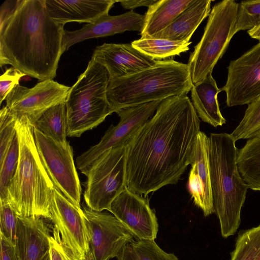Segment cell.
<instances>
[{
	"label": "cell",
	"mask_w": 260,
	"mask_h": 260,
	"mask_svg": "<svg viewBox=\"0 0 260 260\" xmlns=\"http://www.w3.org/2000/svg\"><path fill=\"white\" fill-rule=\"evenodd\" d=\"M200 119L187 95L162 100L127 142V187L141 196L176 184L190 165Z\"/></svg>",
	"instance_id": "6da1fadb"
},
{
	"label": "cell",
	"mask_w": 260,
	"mask_h": 260,
	"mask_svg": "<svg viewBox=\"0 0 260 260\" xmlns=\"http://www.w3.org/2000/svg\"><path fill=\"white\" fill-rule=\"evenodd\" d=\"M64 25L52 19L45 0L5 1L0 11V65H11L40 81L53 79Z\"/></svg>",
	"instance_id": "7a4b0ae2"
},
{
	"label": "cell",
	"mask_w": 260,
	"mask_h": 260,
	"mask_svg": "<svg viewBox=\"0 0 260 260\" xmlns=\"http://www.w3.org/2000/svg\"><path fill=\"white\" fill-rule=\"evenodd\" d=\"M19 144L16 170L8 186L7 199L19 216L50 218L55 186L39 154L33 126L26 117L16 119Z\"/></svg>",
	"instance_id": "3957f363"
},
{
	"label": "cell",
	"mask_w": 260,
	"mask_h": 260,
	"mask_svg": "<svg viewBox=\"0 0 260 260\" xmlns=\"http://www.w3.org/2000/svg\"><path fill=\"white\" fill-rule=\"evenodd\" d=\"M230 134L211 133L208 156L215 212L221 235L227 238L235 234L241 223V213L248 187L237 165L239 150Z\"/></svg>",
	"instance_id": "277c9868"
},
{
	"label": "cell",
	"mask_w": 260,
	"mask_h": 260,
	"mask_svg": "<svg viewBox=\"0 0 260 260\" xmlns=\"http://www.w3.org/2000/svg\"><path fill=\"white\" fill-rule=\"evenodd\" d=\"M193 86L187 64L172 59L157 60L133 74L110 79L107 100L113 111L125 107L187 95Z\"/></svg>",
	"instance_id": "5b68a950"
},
{
	"label": "cell",
	"mask_w": 260,
	"mask_h": 260,
	"mask_svg": "<svg viewBox=\"0 0 260 260\" xmlns=\"http://www.w3.org/2000/svg\"><path fill=\"white\" fill-rule=\"evenodd\" d=\"M110 79L107 69L91 58L71 87L65 102L68 136L80 137L113 113L107 97Z\"/></svg>",
	"instance_id": "8992f818"
},
{
	"label": "cell",
	"mask_w": 260,
	"mask_h": 260,
	"mask_svg": "<svg viewBox=\"0 0 260 260\" xmlns=\"http://www.w3.org/2000/svg\"><path fill=\"white\" fill-rule=\"evenodd\" d=\"M238 4L234 0H223L212 8L203 35L190 53L187 63L193 85L212 73L228 49L235 35Z\"/></svg>",
	"instance_id": "52a82bcc"
},
{
	"label": "cell",
	"mask_w": 260,
	"mask_h": 260,
	"mask_svg": "<svg viewBox=\"0 0 260 260\" xmlns=\"http://www.w3.org/2000/svg\"><path fill=\"white\" fill-rule=\"evenodd\" d=\"M126 144L112 148L97 160L86 175L84 198L91 209L108 210L113 200L127 187Z\"/></svg>",
	"instance_id": "ba28073f"
},
{
	"label": "cell",
	"mask_w": 260,
	"mask_h": 260,
	"mask_svg": "<svg viewBox=\"0 0 260 260\" xmlns=\"http://www.w3.org/2000/svg\"><path fill=\"white\" fill-rule=\"evenodd\" d=\"M162 100L122 108L116 113L119 117L118 124L111 125L101 141L76 158L77 168L87 175L102 156L109 150L125 145L140 128L153 116Z\"/></svg>",
	"instance_id": "9c48e42d"
},
{
	"label": "cell",
	"mask_w": 260,
	"mask_h": 260,
	"mask_svg": "<svg viewBox=\"0 0 260 260\" xmlns=\"http://www.w3.org/2000/svg\"><path fill=\"white\" fill-rule=\"evenodd\" d=\"M33 133L40 158L54 186L80 207L81 187L70 143L57 142L34 127Z\"/></svg>",
	"instance_id": "30bf717a"
},
{
	"label": "cell",
	"mask_w": 260,
	"mask_h": 260,
	"mask_svg": "<svg viewBox=\"0 0 260 260\" xmlns=\"http://www.w3.org/2000/svg\"><path fill=\"white\" fill-rule=\"evenodd\" d=\"M50 219L62 242L79 260H92L90 234L82 209L69 200L55 187L50 203Z\"/></svg>",
	"instance_id": "8fae6325"
},
{
	"label": "cell",
	"mask_w": 260,
	"mask_h": 260,
	"mask_svg": "<svg viewBox=\"0 0 260 260\" xmlns=\"http://www.w3.org/2000/svg\"><path fill=\"white\" fill-rule=\"evenodd\" d=\"M70 88L53 79L40 81L32 88L19 84L7 95L6 106L16 118L26 117L33 126L45 111L66 102Z\"/></svg>",
	"instance_id": "7c38bea8"
},
{
	"label": "cell",
	"mask_w": 260,
	"mask_h": 260,
	"mask_svg": "<svg viewBox=\"0 0 260 260\" xmlns=\"http://www.w3.org/2000/svg\"><path fill=\"white\" fill-rule=\"evenodd\" d=\"M225 84L228 107L248 105L260 96V41L230 61Z\"/></svg>",
	"instance_id": "4fadbf2b"
},
{
	"label": "cell",
	"mask_w": 260,
	"mask_h": 260,
	"mask_svg": "<svg viewBox=\"0 0 260 260\" xmlns=\"http://www.w3.org/2000/svg\"><path fill=\"white\" fill-rule=\"evenodd\" d=\"M90 234L92 260H109L117 257L134 236L113 215L93 210L83 205Z\"/></svg>",
	"instance_id": "5bb4252c"
},
{
	"label": "cell",
	"mask_w": 260,
	"mask_h": 260,
	"mask_svg": "<svg viewBox=\"0 0 260 260\" xmlns=\"http://www.w3.org/2000/svg\"><path fill=\"white\" fill-rule=\"evenodd\" d=\"M108 211L125 225L136 240L156 239L158 224L147 198L127 187L113 200Z\"/></svg>",
	"instance_id": "9a60e30c"
},
{
	"label": "cell",
	"mask_w": 260,
	"mask_h": 260,
	"mask_svg": "<svg viewBox=\"0 0 260 260\" xmlns=\"http://www.w3.org/2000/svg\"><path fill=\"white\" fill-rule=\"evenodd\" d=\"M91 58L107 69L110 79L133 74L157 61L131 44L104 43L95 48Z\"/></svg>",
	"instance_id": "2e32d148"
},
{
	"label": "cell",
	"mask_w": 260,
	"mask_h": 260,
	"mask_svg": "<svg viewBox=\"0 0 260 260\" xmlns=\"http://www.w3.org/2000/svg\"><path fill=\"white\" fill-rule=\"evenodd\" d=\"M144 20L145 15L131 10L119 15L104 16L78 30H64L62 39V52L72 45L87 39L112 36L125 31L141 32Z\"/></svg>",
	"instance_id": "e0dca14e"
},
{
	"label": "cell",
	"mask_w": 260,
	"mask_h": 260,
	"mask_svg": "<svg viewBox=\"0 0 260 260\" xmlns=\"http://www.w3.org/2000/svg\"><path fill=\"white\" fill-rule=\"evenodd\" d=\"M208 137L199 133L191 162L188 188L194 204L203 212L205 216L215 212L211 184L208 156Z\"/></svg>",
	"instance_id": "ac0fdd59"
},
{
	"label": "cell",
	"mask_w": 260,
	"mask_h": 260,
	"mask_svg": "<svg viewBox=\"0 0 260 260\" xmlns=\"http://www.w3.org/2000/svg\"><path fill=\"white\" fill-rule=\"evenodd\" d=\"M115 0H45L50 17L64 25L70 22L92 23L109 15Z\"/></svg>",
	"instance_id": "d6986e66"
},
{
	"label": "cell",
	"mask_w": 260,
	"mask_h": 260,
	"mask_svg": "<svg viewBox=\"0 0 260 260\" xmlns=\"http://www.w3.org/2000/svg\"><path fill=\"white\" fill-rule=\"evenodd\" d=\"M50 231L38 217L18 216L15 247L19 260H44L50 250Z\"/></svg>",
	"instance_id": "ffe728a7"
},
{
	"label": "cell",
	"mask_w": 260,
	"mask_h": 260,
	"mask_svg": "<svg viewBox=\"0 0 260 260\" xmlns=\"http://www.w3.org/2000/svg\"><path fill=\"white\" fill-rule=\"evenodd\" d=\"M211 2V0H193L168 27L151 38L189 42L200 23L209 16Z\"/></svg>",
	"instance_id": "44dd1931"
},
{
	"label": "cell",
	"mask_w": 260,
	"mask_h": 260,
	"mask_svg": "<svg viewBox=\"0 0 260 260\" xmlns=\"http://www.w3.org/2000/svg\"><path fill=\"white\" fill-rule=\"evenodd\" d=\"M190 91L191 103L203 121L214 127L226 123L217 100V95L221 90L217 87L212 73L200 82L193 85Z\"/></svg>",
	"instance_id": "7402d4cb"
},
{
	"label": "cell",
	"mask_w": 260,
	"mask_h": 260,
	"mask_svg": "<svg viewBox=\"0 0 260 260\" xmlns=\"http://www.w3.org/2000/svg\"><path fill=\"white\" fill-rule=\"evenodd\" d=\"M193 0H157L145 15L141 38H151L168 27Z\"/></svg>",
	"instance_id": "603a6c76"
},
{
	"label": "cell",
	"mask_w": 260,
	"mask_h": 260,
	"mask_svg": "<svg viewBox=\"0 0 260 260\" xmlns=\"http://www.w3.org/2000/svg\"><path fill=\"white\" fill-rule=\"evenodd\" d=\"M237 165L248 188L260 191V136L248 139L238 151Z\"/></svg>",
	"instance_id": "cb8c5ba5"
},
{
	"label": "cell",
	"mask_w": 260,
	"mask_h": 260,
	"mask_svg": "<svg viewBox=\"0 0 260 260\" xmlns=\"http://www.w3.org/2000/svg\"><path fill=\"white\" fill-rule=\"evenodd\" d=\"M33 127L57 142H67L68 124L65 102L57 104L45 111Z\"/></svg>",
	"instance_id": "d4e9b609"
},
{
	"label": "cell",
	"mask_w": 260,
	"mask_h": 260,
	"mask_svg": "<svg viewBox=\"0 0 260 260\" xmlns=\"http://www.w3.org/2000/svg\"><path fill=\"white\" fill-rule=\"evenodd\" d=\"M191 42L174 41L162 39L142 38L135 40L131 44L154 59L179 55L189 49Z\"/></svg>",
	"instance_id": "484cf974"
},
{
	"label": "cell",
	"mask_w": 260,
	"mask_h": 260,
	"mask_svg": "<svg viewBox=\"0 0 260 260\" xmlns=\"http://www.w3.org/2000/svg\"><path fill=\"white\" fill-rule=\"evenodd\" d=\"M117 260H179L174 253L162 250L154 240H136L127 244Z\"/></svg>",
	"instance_id": "4316f807"
},
{
	"label": "cell",
	"mask_w": 260,
	"mask_h": 260,
	"mask_svg": "<svg viewBox=\"0 0 260 260\" xmlns=\"http://www.w3.org/2000/svg\"><path fill=\"white\" fill-rule=\"evenodd\" d=\"M259 252L260 224L238 233L230 260H255Z\"/></svg>",
	"instance_id": "83f0119b"
},
{
	"label": "cell",
	"mask_w": 260,
	"mask_h": 260,
	"mask_svg": "<svg viewBox=\"0 0 260 260\" xmlns=\"http://www.w3.org/2000/svg\"><path fill=\"white\" fill-rule=\"evenodd\" d=\"M230 134L236 141L260 136V96L248 105L242 119Z\"/></svg>",
	"instance_id": "f1b7e54d"
},
{
	"label": "cell",
	"mask_w": 260,
	"mask_h": 260,
	"mask_svg": "<svg viewBox=\"0 0 260 260\" xmlns=\"http://www.w3.org/2000/svg\"><path fill=\"white\" fill-rule=\"evenodd\" d=\"M19 156V144L16 131L12 143L0 162V201H5L8 186L16 170Z\"/></svg>",
	"instance_id": "f546056e"
},
{
	"label": "cell",
	"mask_w": 260,
	"mask_h": 260,
	"mask_svg": "<svg viewBox=\"0 0 260 260\" xmlns=\"http://www.w3.org/2000/svg\"><path fill=\"white\" fill-rule=\"evenodd\" d=\"M260 25V0L243 1L238 4L234 32L250 30Z\"/></svg>",
	"instance_id": "4dcf8cb0"
},
{
	"label": "cell",
	"mask_w": 260,
	"mask_h": 260,
	"mask_svg": "<svg viewBox=\"0 0 260 260\" xmlns=\"http://www.w3.org/2000/svg\"><path fill=\"white\" fill-rule=\"evenodd\" d=\"M16 118L6 106L0 111V162L4 159L16 133Z\"/></svg>",
	"instance_id": "1f68e13d"
},
{
	"label": "cell",
	"mask_w": 260,
	"mask_h": 260,
	"mask_svg": "<svg viewBox=\"0 0 260 260\" xmlns=\"http://www.w3.org/2000/svg\"><path fill=\"white\" fill-rule=\"evenodd\" d=\"M1 235L15 245L18 215L8 201H1Z\"/></svg>",
	"instance_id": "d6a6232c"
},
{
	"label": "cell",
	"mask_w": 260,
	"mask_h": 260,
	"mask_svg": "<svg viewBox=\"0 0 260 260\" xmlns=\"http://www.w3.org/2000/svg\"><path fill=\"white\" fill-rule=\"evenodd\" d=\"M49 252L51 260H79L62 242L55 227L53 229L52 236L50 239Z\"/></svg>",
	"instance_id": "836d02e7"
},
{
	"label": "cell",
	"mask_w": 260,
	"mask_h": 260,
	"mask_svg": "<svg viewBox=\"0 0 260 260\" xmlns=\"http://www.w3.org/2000/svg\"><path fill=\"white\" fill-rule=\"evenodd\" d=\"M25 74L13 67L7 69L0 77V102L6 100L11 90L19 84L21 78Z\"/></svg>",
	"instance_id": "e575fe53"
},
{
	"label": "cell",
	"mask_w": 260,
	"mask_h": 260,
	"mask_svg": "<svg viewBox=\"0 0 260 260\" xmlns=\"http://www.w3.org/2000/svg\"><path fill=\"white\" fill-rule=\"evenodd\" d=\"M0 260H19L15 245L1 235Z\"/></svg>",
	"instance_id": "d590c367"
},
{
	"label": "cell",
	"mask_w": 260,
	"mask_h": 260,
	"mask_svg": "<svg viewBox=\"0 0 260 260\" xmlns=\"http://www.w3.org/2000/svg\"><path fill=\"white\" fill-rule=\"evenodd\" d=\"M157 1V0L118 1V2L120 3L121 5L124 9L131 10L143 6L149 8Z\"/></svg>",
	"instance_id": "8d00e7d4"
},
{
	"label": "cell",
	"mask_w": 260,
	"mask_h": 260,
	"mask_svg": "<svg viewBox=\"0 0 260 260\" xmlns=\"http://www.w3.org/2000/svg\"><path fill=\"white\" fill-rule=\"evenodd\" d=\"M247 33L251 38L260 41V25L252 29L247 31Z\"/></svg>",
	"instance_id": "74e56055"
},
{
	"label": "cell",
	"mask_w": 260,
	"mask_h": 260,
	"mask_svg": "<svg viewBox=\"0 0 260 260\" xmlns=\"http://www.w3.org/2000/svg\"><path fill=\"white\" fill-rule=\"evenodd\" d=\"M44 260H51L49 251L46 255Z\"/></svg>",
	"instance_id": "f35d334b"
},
{
	"label": "cell",
	"mask_w": 260,
	"mask_h": 260,
	"mask_svg": "<svg viewBox=\"0 0 260 260\" xmlns=\"http://www.w3.org/2000/svg\"><path fill=\"white\" fill-rule=\"evenodd\" d=\"M255 260H260V252L258 253L257 256L256 257Z\"/></svg>",
	"instance_id": "ab89813d"
}]
</instances>
